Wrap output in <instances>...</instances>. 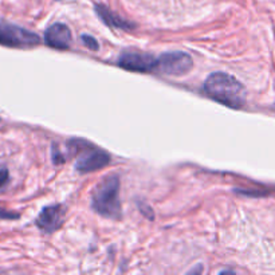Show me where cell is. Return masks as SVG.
<instances>
[{
	"label": "cell",
	"instance_id": "obj_1",
	"mask_svg": "<svg viewBox=\"0 0 275 275\" xmlns=\"http://www.w3.org/2000/svg\"><path fill=\"white\" fill-rule=\"evenodd\" d=\"M204 90L215 101L233 109L241 108L246 100L243 85L226 73L211 74L204 84Z\"/></svg>",
	"mask_w": 275,
	"mask_h": 275
},
{
	"label": "cell",
	"instance_id": "obj_2",
	"mask_svg": "<svg viewBox=\"0 0 275 275\" xmlns=\"http://www.w3.org/2000/svg\"><path fill=\"white\" fill-rule=\"evenodd\" d=\"M119 195L120 179L114 174L105 178L94 189L93 208L105 218L117 219L121 215V203Z\"/></svg>",
	"mask_w": 275,
	"mask_h": 275
},
{
	"label": "cell",
	"instance_id": "obj_3",
	"mask_svg": "<svg viewBox=\"0 0 275 275\" xmlns=\"http://www.w3.org/2000/svg\"><path fill=\"white\" fill-rule=\"evenodd\" d=\"M39 42L41 38L34 32L19 26L0 22V45L10 47H31Z\"/></svg>",
	"mask_w": 275,
	"mask_h": 275
},
{
	"label": "cell",
	"instance_id": "obj_4",
	"mask_svg": "<svg viewBox=\"0 0 275 275\" xmlns=\"http://www.w3.org/2000/svg\"><path fill=\"white\" fill-rule=\"evenodd\" d=\"M109 161H110V157L106 152L94 148V146L84 145L78 153L75 168H77V171L82 172V173H89V172L104 168L105 165H108Z\"/></svg>",
	"mask_w": 275,
	"mask_h": 275
},
{
	"label": "cell",
	"instance_id": "obj_5",
	"mask_svg": "<svg viewBox=\"0 0 275 275\" xmlns=\"http://www.w3.org/2000/svg\"><path fill=\"white\" fill-rule=\"evenodd\" d=\"M157 67L169 75H183L192 69V58L187 52H164L157 60Z\"/></svg>",
	"mask_w": 275,
	"mask_h": 275
},
{
	"label": "cell",
	"instance_id": "obj_6",
	"mask_svg": "<svg viewBox=\"0 0 275 275\" xmlns=\"http://www.w3.org/2000/svg\"><path fill=\"white\" fill-rule=\"evenodd\" d=\"M121 67L130 71H141L146 73L157 67V60L149 54L144 52H124L119 60Z\"/></svg>",
	"mask_w": 275,
	"mask_h": 275
},
{
	"label": "cell",
	"instance_id": "obj_7",
	"mask_svg": "<svg viewBox=\"0 0 275 275\" xmlns=\"http://www.w3.org/2000/svg\"><path fill=\"white\" fill-rule=\"evenodd\" d=\"M65 208L62 206H50L43 209L36 219V226L46 233H51L62 226Z\"/></svg>",
	"mask_w": 275,
	"mask_h": 275
},
{
	"label": "cell",
	"instance_id": "obj_8",
	"mask_svg": "<svg viewBox=\"0 0 275 275\" xmlns=\"http://www.w3.org/2000/svg\"><path fill=\"white\" fill-rule=\"evenodd\" d=\"M45 41L50 47H54V49H67L71 42V32L67 26L62 23H55L46 30Z\"/></svg>",
	"mask_w": 275,
	"mask_h": 275
},
{
	"label": "cell",
	"instance_id": "obj_9",
	"mask_svg": "<svg viewBox=\"0 0 275 275\" xmlns=\"http://www.w3.org/2000/svg\"><path fill=\"white\" fill-rule=\"evenodd\" d=\"M95 10H97L98 15L101 16L102 21H104L105 23H108L109 26H112V27L124 28V30H129L130 27H133V25H130L129 22L121 19L119 15H115L113 11H110L108 7H105V6H97Z\"/></svg>",
	"mask_w": 275,
	"mask_h": 275
},
{
	"label": "cell",
	"instance_id": "obj_10",
	"mask_svg": "<svg viewBox=\"0 0 275 275\" xmlns=\"http://www.w3.org/2000/svg\"><path fill=\"white\" fill-rule=\"evenodd\" d=\"M82 42H84V45L86 46L87 49L90 50H97L98 47H100L97 41H95L93 36H89V35H84V36H82Z\"/></svg>",
	"mask_w": 275,
	"mask_h": 275
},
{
	"label": "cell",
	"instance_id": "obj_11",
	"mask_svg": "<svg viewBox=\"0 0 275 275\" xmlns=\"http://www.w3.org/2000/svg\"><path fill=\"white\" fill-rule=\"evenodd\" d=\"M19 215L15 212H11V211H7V209L0 208V219H17Z\"/></svg>",
	"mask_w": 275,
	"mask_h": 275
},
{
	"label": "cell",
	"instance_id": "obj_12",
	"mask_svg": "<svg viewBox=\"0 0 275 275\" xmlns=\"http://www.w3.org/2000/svg\"><path fill=\"white\" fill-rule=\"evenodd\" d=\"M7 181H8V171L6 168H2V169H0V187H3Z\"/></svg>",
	"mask_w": 275,
	"mask_h": 275
}]
</instances>
